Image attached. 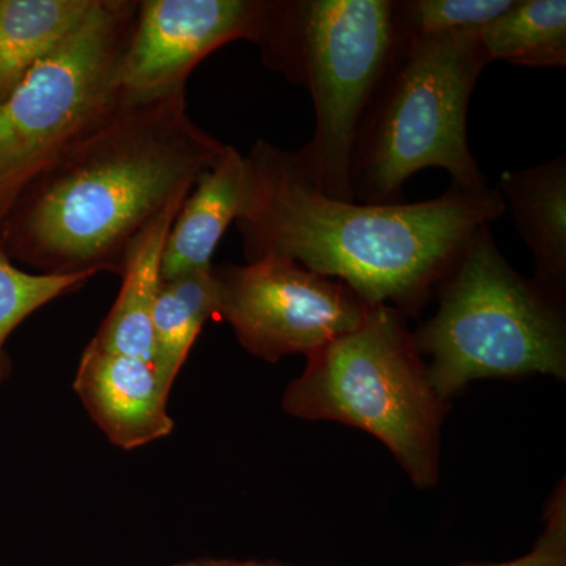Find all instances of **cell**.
<instances>
[{"label":"cell","mask_w":566,"mask_h":566,"mask_svg":"<svg viewBox=\"0 0 566 566\" xmlns=\"http://www.w3.org/2000/svg\"><path fill=\"white\" fill-rule=\"evenodd\" d=\"M223 147L189 117L185 93L123 99L21 192L0 223V252L39 274L122 275L134 240Z\"/></svg>","instance_id":"cell-1"},{"label":"cell","mask_w":566,"mask_h":566,"mask_svg":"<svg viewBox=\"0 0 566 566\" xmlns=\"http://www.w3.org/2000/svg\"><path fill=\"white\" fill-rule=\"evenodd\" d=\"M495 188L450 186L417 203L367 205L324 196L294 151L256 140L245 156L237 227L245 262L274 255L352 286L365 303L416 311L482 227L504 216Z\"/></svg>","instance_id":"cell-2"},{"label":"cell","mask_w":566,"mask_h":566,"mask_svg":"<svg viewBox=\"0 0 566 566\" xmlns=\"http://www.w3.org/2000/svg\"><path fill=\"white\" fill-rule=\"evenodd\" d=\"M490 65L480 29L398 39L357 129L352 158L354 200L401 203L403 186L438 167L453 188H488L468 142V109Z\"/></svg>","instance_id":"cell-3"},{"label":"cell","mask_w":566,"mask_h":566,"mask_svg":"<svg viewBox=\"0 0 566 566\" xmlns=\"http://www.w3.org/2000/svg\"><path fill=\"white\" fill-rule=\"evenodd\" d=\"M392 0H268L255 41L268 69L314 99L315 132L294 151L324 196L356 202L352 158L357 129L392 57Z\"/></svg>","instance_id":"cell-4"},{"label":"cell","mask_w":566,"mask_h":566,"mask_svg":"<svg viewBox=\"0 0 566 566\" xmlns=\"http://www.w3.org/2000/svg\"><path fill=\"white\" fill-rule=\"evenodd\" d=\"M438 314L412 337L442 401L483 378L566 375L560 301L517 274L490 226L474 234L441 281Z\"/></svg>","instance_id":"cell-5"},{"label":"cell","mask_w":566,"mask_h":566,"mask_svg":"<svg viewBox=\"0 0 566 566\" xmlns=\"http://www.w3.org/2000/svg\"><path fill=\"white\" fill-rule=\"evenodd\" d=\"M283 411L360 428L392 452L417 488L438 480L444 401L428 381L403 312L371 305L363 324L307 357Z\"/></svg>","instance_id":"cell-6"},{"label":"cell","mask_w":566,"mask_h":566,"mask_svg":"<svg viewBox=\"0 0 566 566\" xmlns=\"http://www.w3.org/2000/svg\"><path fill=\"white\" fill-rule=\"evenodd\" d=\"M139 2L95 0L65 40L0 103V223L21 192L123 102L120 71Z\"/></svg>","instance_id":"cell-7"},{"label":"cell","mask_w":566,"mask_h":566,"mask_svg":"<svg viewBox=\"0 0 566 566\" xmlns=\"http://www.w3.org/2000/svg\"><path fill=\"white\" fill-rule=\"evenodd\" d=\"M214 275L218 316L245 352L266 363L311 356L359 327L371 308L346 283L283 256L222 264Z\"/></svg>","instance_id":"cell-8"},{"label":"cell","mask_w":566,"mask_h":566,"mask_svg":"<svg viewBox=\"0 0 566 566\" xmlns=\"http://www.w3.org/2000/svg\"><path fill=\"white\" fill-rule=\"evenodd\" d=\"M268 0H142L120 71L126 102L185 93L196 66L237 40L255 43Z\"/></svg>","instance_id":"cell-9"},{"label":"cell","mask_w":566,"mask_h":566,"mask_svg":"<svg viewBox=\"0 0 566 566\" xmlns=\"http://www.w3.org/2000/svg\"><path fill=\"white\" fill-rule=\"evenodd\" d=\"M73 387L93 422L118 449H140L174 431L172 385L153 360L104 352L91 342L82 353Z\"/></svg>","instance_id":"cell-10"},{"label":"cell","mask_w":566,"mask_h":566,"mask_svg":"<svg viewBox=\"0 0 566 566\" xmlns=\"http://www.w3.org/2000/svg\"><path fill=\"white\" fill-rule=\"evenodd\" d=\"M497 192L528 251L535 282L557 301L566 289V156L523 170H506Z\"/></svg>","instance_id":"cell-11"},{"label":"cell","mask_w":566,"mask_h":566,"mask_svg":"<svg viewBox=\"0 0 566 566\" xmlns=\"http://www.w3.org/2000/svg\"><path fill=\"white\" fill-rule=\"evenodd\" d=\"M245 156L233 145L197 180L172 223L163 255V281L212 266V253L243 203Z\"/></svg>","instance_id":"cell-12"},{"label":"cell","mask_w":566,"mask_h":566,"mask_svg":"<svg viewBox=\"0 0 566 566\" xmlns=\"http://www.w3.org/2000/svg\"><path fill=\"white\" fill-rule=\"evenodd\" d=\"M185 200L166 208L129 248L120 293L91 340L104 352L153 360L151 316L163 283L164 249Z\"/></svg>","instance_id":"cell-13"},{"label":"cell","mask_w":566,"mask_h":566,"mask_svg":"<svg viewBox=\"0 0 566 566\" xmlns=\"http://www.w3.org/2000/svg\"><path fill=\"white\" fill-rule=\"evenodd\" d=\"M95 0H0V103L70 35Z\"/></svg>","instance_id":"cell-14"},{"label":"cell","mask_w":566,"mask_h":566,"mask_svg":"<svg viewBox=\"0 0 566 566\" xmlns=\"http://www.w3.org/2000/svg\"><path fill=\"white\" fill-rule=\"evenodd\" d=\"M219 292L214 264L163 281L153 308V364L174 386L197 337L218 316Z\"/></svg>","instance_id":"cell-15"},{"label":"cell","mask_w":566,"mask_h":566,"mask_svg":"<svg viewBox=\"0 0 566 566\" xmlns=\"http://www.w3.org/2000/svg\"><path fill=\"white\" fill-rule=\"evenodd\" d=\"M488 62L528 69H565V0H515L504 14L480 29Z\"/></svg>","instance_id":"cell-16"},{"label":"cell","mask_w":566,"mask_h":566,"mask_svg":"<svg viewBox=\"0 0 566 566\" xmlns=\"http://www.w3.org/2000/svg\"><path fill=\"white\" fill-rule=\"evenodd\" d=\"M92 274H39L22 270L0 252V386L10 375L7 340L25 318L63 294L77 292Z\"/></svg>","instance_id":"cell-17"},{"label":"cell","mask_w":566,"mask_h":566,"mask_svg":"<svg viewBox=\"0 0 566 566\" xmlns=\"http://www.w3.org/2000/svg\"><path fill=\"white\" fill-rule=\"evenodd\" d=\"M515 0H401L392 3L398 39L442 35L482 29L504 14Z\"/></svg>","instance_id":"cell-18"},{"label":"cell","mask_w":566,"mask_h":566,"mask_svg":"<svg viewBox=\"0 0 566 566\" xmlns=\"http://www.w3.org/2000/svg\"><path fill=\"white\" fill-rule=\"evenodd\" d=\"M485 566H566V495L558 488L546 512V526L538 542L526 556L504 564Z\"/></svg>","instance_id":"cell-19"},{"label":"cell","mask_w":566,"mask_h":566,"mask_svg":"<svg viewBox=\"0 0 566 566\" xmlns=\"http://www.w3.org/2000/svg\"><path fill=\"white\" fill-rule=\"evenodd\" d=\"M273 562L234 560V558H196L172 566H273Z\"/></svg>","instance_id":"cell-20"},{"label":"cell","mask_w":566,"mask_h":566,"mask_svg":"<svg viewBox=\"0 0 566 566\" xmlns=\"http://www.w3.org/2000/svg\"><path fill=\"white\" fill-rule=\"evenodd\" d=\"M273 566H283V565L274 564Z\"/></svg>","instance_id":"cell-21"}]
</instances>
